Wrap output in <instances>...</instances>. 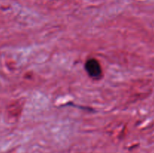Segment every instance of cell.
Wrapping results in <instances>:
<instances>
[{"label":"cell","instance_id":"cell-1","mask_svg":"<svg viewBox=\"0 0 154 153\" xmlns=\"http://www.w3.org/2000/svg\"><path fill=\"white\" fill-rule=\"evenodd\" d=\"M85 69L90 77L99 79L102 75V70L99 62L95 58H90L85 64Z\"/></svg>","mask_w":154,"mask_h":153}]
</instances>
